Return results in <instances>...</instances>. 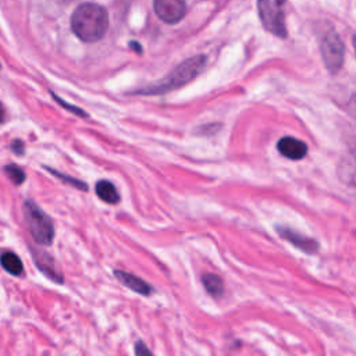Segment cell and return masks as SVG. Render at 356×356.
I'll return each instance as SVG.
<instances>
[{"label":"cell","mask_w":356,"mask_h":356,"mask_svg":"<svg viewBox=\"0 0 356 356\" xmlns=\"http://www.w3.org/2000/svg\"><path fill=\"white\" fill-rule=\"evenodd\" d=\"M114 275L124 286L129 288L131 291H134L136 293L147 296L153 291V288L146 281H143L142 278H139V277H136L131 273H127V271H122V270H114Z\"/></svg>","instance_id":"cell-10"},{"label":"cell","mask_w":356,"mask_h":356,"mask_svg":"<svg viewBox=\"0 0 356 356\" xmlns=\"http://www.w3.org/2000/svg\"><path fill=\"white\" fill-rule=\"evenodd\" d=\"M53 175H56V177H58L60 179H63V181H65V182H68L70 185H74L75 188H78V189H88V185L85 184V182H82V181H79V179H75V178H72V177H68V175H64V174H61V172H57V171H54V170H51V168H47Z\"/></svg>","instance_id":"cell-15"},{"label":"cell","mask_w":356,"mask_h":356,"mask_svg":"<svg viewBox=\"0 0 356 356\" xmlns=\"http://www.w3.org/2000/svg\"><path fill=\"white\" fill-rule=\"evenodd\" d=\"M22 214L32 238L39 245H50L54 238V225L40 206L32 199H26L22 206Z\"/></svg>","instance_id":"cell-3"},{"label":"cell","mask_w":356,"mask_h":356,"mask_svg":"<svg viewBox=\"0 0 356 356\" xmlns=\"http://www.w3.org/2000/svg\"><path fill=\"white\" fill-rule=\"evenodd\" d=\"M4 120H6V111H4L3 104L0 103V124H3V122H4Z\"/></svg>","instance_id":"cell-19"},{"label":"cell","mask_w":356,"mask_h":356,"mask_svg":"<svg viewBox=\"0 0 356 356\" xmlns=\"http://www.w3.org/2000/svg\"><path fill=\"white\" fill-rule=\"evenodd\" d=\"M135 356H153L150 349L142 341H136L135 343Z\"/></svg>","instance_id":"cell-17"},{"label":"cell","mask_w":356,"mask_h":356,"mask_svg":"<svg viewBox=\"0 0 356 356\" xmlns=\"http://www.w3.org/2000/svg\"><path fill=\"white\" fill-rule=\"evenodd\" d=\"M95 191H96V195L106 203L108 204H117L118 200H120V195L115 189V186L110 182V181H106V179H100L96 186H95Z\"/></svg>","instance_id":"cell-11"},{"label":"cell","mask_w":356,"mask_h":356,"mask_svg":"<svg viewBox=\"0 0 356 356\" xmlns=\"http://www.w3.org/2000/svg\"><path fill=\"white\" fill-rule=\"evenodd\" d=\"M153 7L157 17L165 24L179 22L186 13L185 0H153Z\"/></svg>","instance_id":"cell-6"},{"label":"cell","mask_w":356,"mask_h":356,"mask_svg":"<svg viewBox=\"0 0 356 356\" xmlns=\"http://www.w3.org/2000/svg\"><path fill=\"white\" fill-rule=\"evenodd\" d=\"M320 50L325 68L331 74L338 72L343 65L345 49L339 35L334 29H325L320 35Z\"/></svg>","instance_id":"cell-5"},{"label":"cell","mask_w":356,"mask_h":356,"mask_svg":"<svg viewBox=\"0 0 356 356\" xmlns=\"http://www.w3.org/2000/svg\"><path fill=\"white\" fill-rule=\"evenodd\" d=\"M4 174L10 178V181L15 185H21L25 181V172L22 171V168H19L18 165L14 164H8L4 168Z\"/></svg>","instance_id":"cell-14"},{"label":"cell","mask_w":356,"mask_h":356,"mask_svg":"<svg viewBox=\"0 0 356 356\" xmlns=\"http://www.w3.org/2000/svg\"><path fill=\"white\" fill-rule=\"evenodd\" d=\"M31 253H32V257H33V261H35L36 267L43 274H46L49 278H51L57 284H61L64 281L61 273L56 268V264H54L53 259L47 253H44L40 249H36L33 246H31Z\"/></svg>","instance_id":"cell-9"},{"label":"cell","mask_w":356,"mask_h":356,"mask_svg":"<svg viewBox=\"0 0 356 356\" xmlns=\"http://www.w3.org/2000/svg\"><path fill=\"white\" fill-rule=\"evenodd\" d=\"M51 96L54 97V100L60 104V106H63L64 108H67V110H70L71 113H74V114H76V115H81V117H86L88 114L83 111V110H81L79 107H75L74 104H68V103H65L61 97H58L57 95H54V93H51Z\"/></svg>","instance_id":"cell-16"},{"label":"cell","mask_w":356,"mask_h":356,"mask_svg":"<svg viewBox=\"0 0 356 356\" xmlns=\"http://www.w3.org/2000/svg\"><path fill=\"white\" fill-rule=\"evenodd\" d=\"M275 231L277 234L285 239L286 242H289L292 246L300 249L302 252L307 253V254H314L317 253V250L320 249V243L310 236H306L289 227H284V225H275Z\"/></svg>","instance_id":"cell-7"},{"label":"cell","mask_w":356,"mask_h":356,"mask_svg":"<svg viewBox=\"0 0 356 356\" xmlns=\"http://www.w3.org/2000/svg\"><path fill=\"white\" fill-rule=\"evenodd\" d=\"M202 282H203V286L207 291V293L211 295L213 298H220L224 293L222 280L217 274H213V273L203 274L202 275Z\"/></svg>","instance_id":"cell-13"},{"label":"cell","mask_w":356,"mask_h":356,"mask_svg":"<svg viewBox=\"0 0 356 356\" xmlns=\"http://www.w3.org/2000/svg\"><path fill=\"white\" fill-rule=\"evenodd\" d=\"M0 264L11 275H19L24 271L21 259L15 253L8 252V250H6L0 254Z\"/></svg>","instance_id":"cell-12"},{"label":"cell","mask_w":356,"mask_h":356,"mask_svg":"<svg viewBox=\"0 0 356 356\" xmlns=\"http://www.w3.org/2000/svg\"><path fill=\"white\" fill-rule=\"evenodd\" d=\"M353 49H355V53H356V36H353Z\"/></svg>","instance_id":"cell-21"},{"label":"cell","mask_w":356,"mask_h":356,"mask_svg":"<svg viewBox=\"0 0 356 356\" xmlns=\"http://www.w3.org/2000/svg\"><path fill=\"white\" fill-rule=\"evenodd\" d=\"M11 150H13L15 154H22V153H24V143H22L19 139H15V140L11 143Z\"/></svg>","instance_id":"cell-18"},{"label":"cell","mask_w":356,"mask_h":356,"mask_svg":"<svg viewBox=\"0 0 356 356\" xmlns=\"http://www.w3.org/2000/svg\"><path fill=\"white\" fill-rule=\"evenodd\" d=\"M206 67V57L203 54L193 56L178 64L168 75L157 83L142 88L136 93L140 95H163L175 89H179L193 81Z\"/></svg>","instance_id":"cell-2"},{"label":"cell","mask_w":356,"mask_h":356,"mask_svg":"<svg viewBox=\"0 0 356 356\" xmlns=\"http://www.w3.org/2000/svg\"><path fill=\"white\" fill-rule=\"evenodd\" d=\"M259 17L263 26L278 38L286 36L284 0H257Z\"/></svg>","instance_id":"cell-4"},{"label":"cell","mask_w":356,"mask_h":356,"mask_svg":"<svg viewBox=\"0 0 356 356\" xmlns=\"http://www.w3.org/2000/svg\"><path fill=\"white\" fill-rule=\"evenodd\" d=\"M108 28V14L96 3H83L71 15V29L83 42L100 40Z\"/></svg>","instance_id":"cell-1"},{"label":"cell","mask_w":356,"mask_h":356,"mask_svg":"<svg viewBox=\"0 0 356 356\" xmlns=\"http://www.w3.org/2000/svg\"><path fill=\"white\" fill-rule=\"evenodd\" d=\"M139 43H136V42H131V47H134L136 51H140V46H138Z\"/></svg>","instance_id":"cell-20"},{"label":"cell","mask_w":356,"mask_h":356,"mask_svg":"<svg viewBox=\"0 0 356 356\" xmlns=\"http://www.w3.org/2000/svg\"><path fill=\"white\" fill-rule=\"evenodd\" d=\"M278 152L289 160H300L307 154V145L292 136H284L277 143Z\"/></svg>","instance_id":"cell-8"}]
</instances>
